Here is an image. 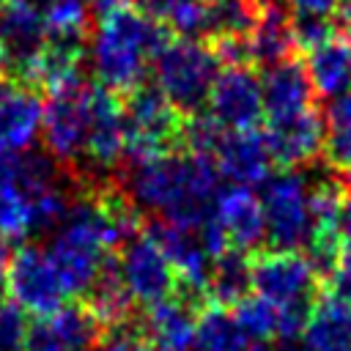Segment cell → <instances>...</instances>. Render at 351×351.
<instances>
[{
  "label": "cell",
  "mask_w": 351,
  "mask_h": 351,
  "mask_svg": "<svg viewBox=\"0 0 351 351\" xmlns=\"http://www.w3.org/2000/svg\"><path fill=\"white\" fill-rule=\"evenodd\" d=\"M123 192L137 208L159 214V219L200 228L214 214L219 189V170L208 156L178 151L162 154L156 159L134 162L121 167Z\"/></svg>",
  "instance_id": "6da1fadb"
},
{
  "label": "cell",
  "mask_w": 351,
  "mask_h": 351,
  "mask_svg": "<svg viewBox=\"0 0 351 351\" xmlns=\"http://www.w3.org/2000/svg\"><path fill=\"white\" fill-rule=\"evenodd\" d=\"M173 38L170 27L126 8L96 25L90 36V58L99 85L115 90L118 96L145 82L148 66Z\"/></svg>",
  "instance_id": "7a4b0ae2"
},
{
  "label": "cell",
  "mask_w": 351,
  "mask_h": 351,
  "mask_svg": "<svg viewBox=\"0 0 351 351\" xmlns=\"http://www.w3.org/2000/svg\"><path fill=\"white\" fill-rule=\"evenodd\" d=\"M112 252H115V244H112L110 228L93 195L82 189V195L66 208L63 228L49 247V258L58 269L63 291L82 299Z\"/></svg>",
  "instance_id": "3957f363"
},
{
  "label": "cell",
  "mask_w": 351,
  "mask_h": 351,
  "mask_svg": "<svg viewBox=\"0 0 351 351\" xmlns=\"http://www.w3.org/2000/svg\"><path fill=\"white\" fill-rule=\"evenodd\" d=\"M123 121H126V148L123 165L156 159L162 154H173L184 145V123L170 99L159 90V85L143 82L121 96Z\"/></svg>",
  "instance_id": "277c9868"
},
{
  "label": "cell",
  "mask_w": 351,
  "mask_h": 351,
  "mask_svg": "<svg viewBox=\"0 0 351 351\" xmlns=\"http://www.w3.org/2000/svg\"><path fill=\"white\" fill-rule=\"evenodd\" d=\"M154 71L159 90L181 115L189 118L195 112H203V107L208 104L214 80L219 74V60L200 38L173 36L167 47L156 55Z\"/></svg>",
  "instance_id": "5b68a950"
},
{
  "label": "cell",
  "mask_w": 351,
  "mask_h": 351,
  "mask_svg": "<svg viewBox=\"0 0 351 351\" xmlns=\"http://www.w3.org/2000/svg\"><path fill=\"white\" fill-rule=\"evenodd\" d=\"M252 293L282 310H310L321 277L302 250H258L250 258Z\"/></svg>",
  "instance_id": "8992f818"
},
{
  "label": "cell",
  "mask_w": 351,
  "mask_h": 351,
  "mask_svg": "<svg viewBox=\"0 0 351 351\" xmlns=\"http://www.w3.org/2000/svg\"><path fill=\"white\" fill-rule=\"evenodd\" d=\"M88 121H90V82L82 77L47 93L41 110L44 143L55 162L66 165L69 173L85 162L88 145Z\"/></svg>",
  "instance_id": "52a82bcc"
},
{
  "label": "cell",
  "mask_w": 351,
  "mask_h": 351,
  "mask_svg": "<svg viewBox=\"0 0 351 351\" xmlns=\"http://www.w3.org/2000/svg\"><path fill=\"white\" fill-rule=\"evenodd\" d=\"M261 206L266 217V241L271 250H304L313 233L310 186L304 173L280 170L263 181Z\"/></svg>",
  "instance_id": "ba28073f"
},
{
  "label": "cell",
  "mask_w": 351,
  "mask_h": 351,
  "mask_svg": "<svg viewBox=\"0 0 351 351\" xmlns=\"http://www.w3.org/2000/svg\"><path fill=\"white\" fill-rule=\"evenodd\" d=\"M5 291L11 302H16L25 313H30L38 321L52 318L63 307L66 296L49 252H44L36 244H25L11 255Z\"/></svg>",
  "instance_id": "9c48e42d"
},
{
  "label": "cell",
  "mask_w": 351,
  "mask_h": 351,
  "mask_svg": "<svg viewBox=\"0 0 351 351\" xmlns=\"http://www.w3.org/2000/svg\"><path fill=\"white\" fill-rule=\"evenodd\" d=\"M208 112L230 132H250L263 118V85L252 66H225L211 88Z\"/></svg>",
  "instance_id": "30bf717a"
},
{
  "label": "cell",
  "mask_w": 351,
  "mask_h": 351,
  "mask_svg": "<svg viewBox=\"0 0 351 351\" xmlns=\"http://www.w3.org/2000/svg\"><path fill=\"white\" fill-rule=\"evenodd\" d=\"M118 261H121V271H123V280H126L134 302L148 307V304L176 296L178 274H176L173 263L167 261V255L162 252V247L145 230L121 247Z\"/></svg>",
  "instance_id": "8fae6325"
},
{
  "label": "cell",
  "mask_w": 351,
  "mask_h": 351,
  "mask_svg": "<svg viewBox=\"0 0 351 351\" xmlns=\"http://www.w3.org/2000/svg\"><path fill=\"white\" fill-rule=\"evenodd\" d=\"M44 14L27 0L0 3V49L5 58V77L22 82L41 47L47 44Z\"/></svg>",
  "instance_id": "7c38bea8"
},
{
  "label": "cell",
  "mask_w": 351,
  "mask_h": 351,
  "mask_svg": "<svg viewBox=\"0 0 351 351\" xmlns=\"http://www.w3.org/2000/svg\"><path fill=\"white\" fill-rule=\"evenodd\" d=\"M126 148V121L123 101L115 90L104 85H90V121H88V145L85 162L90 170H104L121 162Z\"/></svg>",
  "instance_id": "4fadbf2b"
},
{
  "label": "cell",
  "mask_w": 351,
  "mask_h": 351,
  "mask_svg": "<svg viewBox=\"0 0 351 351\" xmlns=\"http://www.w3.org/2000/svg\"><path fill=\"white\" fill-rule=\"evenodd\" d=\"M263 143L271 165H277L280 170H296L324 151V115L315 107L293 118L266 121Z\"/></svg>",
  "instance_id": "5bb4252c"
},
{
  "label": "cell",
  "mask_w": 351,
  "mask_h": 351,
  "mask_svg": "<svg viewBox=\"0 0 351 351\" xmlns=\"http://www.w3.org/2000/svg\"><path fill=\"white\" fill-rule=\"evenodd\" d=\"M214 219L222 228L228 247L239 252H258L266 241V217L261 197L250 186H230L217 195Z\"/></svg>",
  "instance_id": "9a60e30c"
},
{
  "label": "cell",
  "mask_w": 351,
  "mask_h": 351,
  "mask_svg": "<svg viewBox=\"0 0 351 351\" xmlns=\"http://www.w3.org/2000/svg\"><path fill=\"white\" fill-rule=\"evenodd\" d=\"M263 85V118L266 121H282L302 112L315 110V90L310 85L304 60L291 58L282 60L261 77Z\"/></svg>",
  "instance_id": "2e32d148"
},
{
  "label": "cell",
  "mask_w": 351,
  "mask_h": 351,
  "mask_svg": "<svg viewBox=\"0 0 351 351\" xmlns=\"http://www.w3.org/2000/svg\"><path fill=\"white\" fill-rule=\"evenodd\" d=\"M38 90L3 77L0 80V151H25L41 126Z\"/></svg>",
  "instance_id": "e0dca14e"
},
{
  "label": "cell",
  "mask_w": 351,
  "mask_h": 351,
  "mask_svg": "<svg viewBox=\"0 0 351 351\" xmlns=\"http://www.w3.org/2000/svg\"><path fill=\"white\" fill-rule=\"evenodd\" d=\"M214 165L219 176L228 178L233 186H255L269 178L271 159H269L263 134H258L255 129L250 132L228 129L214 154Z\"/></svg>",
  "instance_id": "ac0fdd59"
},
{
  "label": "cell",
  "mask_w": 351,
  "mask_h": 351,
  "mask_svg": "<svg viewBox=\"0 0 351 351\" xmlns=\"http://www.w3.org/2000/svg\"><path fill=\"white\" fill-rule=\"evenodd\" d=\"M197 313L200 310L195 304L184 302L181 296H170L145 307L140 329L154 346V351H195Z\"/></svg>",
  "instance_id": "d6986e66"
},
{
  "label": "cell",
  "mask_w": 351,
  "mask_h": 351,
  "mask_svg": "<svg viewBox=\"0 0 351 351\" xmlns=\"http://www.w3.org/2000/svg\"><path fill=\"white\" fill-rule=\"evenodd\" d=\"M85 41H88V36H77V33H49L38 58L27 69L22 85L49 93L60 85L77 80L80 77V60H82V52H85Z\"/></svg>",
  "instance_id": "ffe728a7"
},
{
  "label": "cell",
  "mask_w": 351,
  "mask_h": 351,
  "mask_svg": "<svg viewBox=\"0 0 351 351\" xmlns=\"http://www.w3.org/2000/svg\"><path fill=\"white\" fill-rule=\"evenodd\" d=\"M90 313L93 318L101 324V329H115V326H123L132 318V304H134V296L123 280V271H121V261H118V252H112L101 271L96 274L93 285L85 291V296L80 299Z\"/></svg>",
  "instance_id": "44dd1931"
},
{
  "label": "cell",
  "mask_w": 351,
  "mask_h": 351,
  "mask_svg": "<svg viewBox=\"0 0 351 351\" xmlns=\"http://www.w3.org/2000/svg\"><path fill=\"white\" fill-rule=\"evenodd\" d=\"M304 69L315 96L337 99L351 93V38L332 33L326 41L304 52Z\"/></svg>",
  "instance_id": "7402d4cb"
},
{
  "label": "cell",
  "mask_w": 351,
  "mask_h": 351,
  "mask_svg": "<svg viewBox=\"0 0 351 351\" xmlns=\"http://www.w3.org/2000/svg\"><path fill=\"white\" fill-rule=\"evenodd\" d=\"M304 351H351V304L335 293H318L302 332Z\"/></svg>",
  "instance_id": "603a6c76"
},
{
  "label": "cell",
  "mask_w": 351,
  "mask_h": 351,
  "mask_svg": "<svg viewBox=\"0 0 351 351\" xmlns=\"http://www.w3.org/2000/svg\"><path fill=\"white\" fill-rule=\"evenodd\" d=\"M247 41H250V58L258 66L271 69L282 60H291L293 52L299 49L296 38H293L291 11L277 5V3L261 5L258 22H255L252 33L247 36Z\"/></svg>",
  "instance_id": "cb8c5ba5"
},
{
  "label": "cell",
  "mask_w": 351,
  "mask_h": 351,
  "mask_svg": "<svg viewBox=\"0 0 351 351\" xmlns=\"http://www.w3.org/2000/svg\"><path fill=\"white\" fill-rule=\"evenodd\" d=\"M252 296V269L250 255L239 250H228L211 263L208 274V302L219 307H236Z\"/></svg>",
  "instance_id": "d4e9b609"
},
{
  "label": "cell",
  "mask_w": 351,
  "mask_h": 351,
  "mask_svg": "<svg viewBox=\"0 0 351 351\" xmlns=\"http://www.w3.org/2000/svg\"><path fill=\"white\" fill-rule=\"evenodd\" d=\"M250 346L244 329L239 326L233 310L219 304H206L195 321V348L197 351H244Z\"/></svg>",
  "instance_id": "484cf974"
},
{
  "label": "cell",
  "mask_w": 351,
  "mask_h": 351,
  "mask_svg": "<svg viewBox=\"0 0 351 351\" xmlns=\"http://www.w3.org/2000/svg\"><path fill=\"white\" fill-rule=\"evenodd\" d=\"M324 159L340 173L351 176V93H343L329 101L324 115Z\"/></svg>",
  "instance_id": "4316f807"
},
{
  "label": "cell",
  "mask_w": 351,
  "mask_h": 351,
  "mask_svg": "<svg viewBox=\"0 0 351 351\" xmlns=\"http://www.w3.org/2000/svg\"><path fill=\"white\" fill-rule=\"evenodd\" d=\"M47 321H49L52 332L58 335V340L63 343L66 351H90L93 346H99V340L104 335L101 324L93 318V313L82 302L63 304Z\"/></svg>",
  "instance_id": "83f0119b"
},
{
  "label": "cell",
  "mask_w": 351,
  "mask_h": 351,
  "mask_svg": "<svg viewBox=\"0 0 351 351\" xmlns=\"http://www.w3.org/2000/svg\"><path fill=\"white\" fill-rule=\"evenodd\" d=\"M261 5L252 0H211L208 3V38L217 36H250L258 22Z\"/></svg>",
  "instance_id": "f1b7e54d"
},
{
  "label": "cell",
  "mask_w": 351,
  "mask_h": 351,
  "mask_svg": "<svg viewBox=\"0 0 351 351\" xmlns=\"http://www.w3.org/2000/svg\"><path fill=\"white\" fill-rule=\"evenodd\" d=\"M27 233H36L33 203L14 184H0V241L8 244Z\"/></svg>",
  "instance_id": "f546056e"
},
{
  "label": "cell",
  "mask_w": 351,
  "mask_h": 351,
  "mask_svg": "<svg viewBox=\"0 0 351 351\" xmlns=\"http://www.w3.org/2000/svg\"><path fill=\"white\" fill-rule=\"evenodd\" d=\"M233 315L239 321V326L244 329L250 343H269L277 340V329H280V313L277 307H271L266 299L261 296H247L244 302H239L233 307Z\"/></svg>",
  "instance_id": "4dcf8cb0"
},
{
  "label": "cell",
  "mask_w": 351,
  "mask_h": 351,
  "mask_svg": "<svg viewBox=\"0 0 351 351\" xmlns=\"http://www.w3.org/2000/svg\"><path fill=\"white\" fill-rule=\"evenodd\" d=\"M44 22L49 33L88 36V3L85 0H44Z\"/></svg>",
  "instance_id": "1f68e13d"
},
{
  "label": "cell",
  "mask_w": 351,
  "mask_h": 351,
  "mask_svg": "<svg viewBox=\"0 0 351 351\" xmlns=\"http://www.w3.org/2000/svg\"><path fill=\"white\" fill-rule=\"evenodd\" d=\"M27 315L16 302H0V351H25L27 346Z\"/></svg>",
  "instance_id": "d6a6232c"
},
{
  "label": "cell",
  "mask_w": 351,
  "mask_h": 351,
  "mask_svg": "<svg viewBox=\"0 0 351 351\" xmlns=\"http://www.w3.org/2000/svg\"><path fill=\"white\" fill-rule=\"evenodd\" d=\"M96 351H154V346L148 343V337L143 335V329L137 326V321H129L123 326L107 329L101 335Z\"/></svg>",
  "instance_id": "836d02e7"
},
{
  "label": "cell",
  "mask_w": 351,
  "mask_h": 351,
  "mask_svg": "<svg viewBox=\"0 0 351 351\" xmlns=\"http://www.w3.org/2000/svg\"><path fill=\"white\" fill-rule=\"evenodd\" d=\"M291 16H307V19H332L337 16L340 0H285Z\"/></svg>",
  "instance_id": "e575fe53"
},
{
  "label": "cell",
  "mask_w": 351,
  "mask_h": 351,
  "mask_svg": "<svg viewBox=\"0 0 351 351\" xmlns=\"http://www.w3.org/2000/svg\"><path fill=\"white\" fill-rule=\"evenodd\" d=\"M25 351H66L63 343L58 340V335L52 332L49 321H36L27 332V346Z\"/></svg>",
  "instance_id": "d590c367"
},
{
  "label": "cell",
  "mask_w": 351,
  "mask_h": 351,
  "mask_svg": "<svg viewBox=\"0 0 351 351\" xmlns=\"http://www.w3.org/2000/svg\"><path fill=\"white\" fill-rule=\"evenodd\" d=\"M85 3H88V16H93L96 25H99V22H104V19L126 11L132 0H85Z\"/></svg>",
  "instance_id": "8d00e7d4"
},
{
  "label": "cell",
  "mask_w": 351,
  "mask_h": 351,
  "mask_svg": "<svg viewBox=\"0 0 351 351\" xmlns=\"http://www.w3.org/2000/svg\"><path fill=\"white\" fill-rule=\"evenodd\" d=\"M137 3V11L140 14H145V16H151V19H156V22H167V16L176 11V5L181 3V0H134Z\"/></svg>",
  "instance_id": "74e56055"
},
{
  "label": "cell",
  "mask_w": 351,
  "mask_h": 351,
  "mask_svg": "<svg viewBox=\"0 0 351 351\" xmlns=\"http://www.w3.org/2000/svg\"><path fill=\"white\" fill-rule=\"evenodd\" d=\"M335 22L340 25V33L346 38H351V0H340V8H337Z\"/></svg>",
  "instance_id": "f35d334b"
},
{
  "label": "cell",
  "mask_w": 351,
  "mask_h": 351,
  "mask_svg": "<svg viewBox=\"0 0 351 351\" xmlns=\"http://www.w3.org/2000/svg\"><path fill=\"white\" fill-rule=\"evenodd\" d=\"M8 263H11L8 247H5V241H0V291L5 288V274H8Z\"/></svg>",
  "instance_id": "ab89813d"
},
{
  "label": "cell",
  "mask_w": 351,
  "mask_h": 351,
  "mask_svg": "<svg viewBox=\"0 0 351 351\" xmlns=\"http://www.w3.org/2000/svg\"><path fill=\"white\" fill-rule=\"evenodd\" d=\"M343 230L351 236V184H346V206H343Z\"/></svg>",
  "instance_id": "60d3db41"
},
{
  "label": "cell",
  "mask_w": 351,
  "mask_h": 351,
  "mask_svg": "<svg viewBox=\"0 0 351 351\" xmlns=\"http://www.w3.org/2000/svg\"><path fill=\"white\" fill-rule=\"evenodd\" d=\"M244 351H274V348H269L266 343H250Z\"/></svg>",
  "instance_id": "b9f144b4"
},
{
  "label": "cell",
  "mask_w": 351,
  "mask_h": 351,
  "mask_svg": "<svg viewBox=\"0 0 351 351\" xmlns=\"http://www.w3.org/2000/svg\"><path fill=\"white\" fill-rule=\"evenodd\" d=\"M5 77V58H3V49H0V80Z\"/></svg>",
  "instance_id": "7bdbcfd3"
},
{
  "label": "cell",
  "mask_w": 351,
  "mask_h": 351,
  "mask_svg": "<svg viewBox=\"0 0 351 351\" xmlns=\"http://www.w3.org/2000/svg\"><path fill=\"white\" fill-rule=\"evenodd\" d=\"M255 5H269V3H274V0H252Z\"/></svg>",
  "instance_id": "ee69618b"
},
{
  "label": "cell",
  "mask_w": 351,
  "mask_h": 351,
  "mask_svg": "<svg viewBox=\"0 0 351 351\" xmlns=\"http://www.w3.org/2000/svg\"><path fill=\"white\" fill-rule=\"evenodd\" d=\"M0 3H8V0H0Z\"/></svg>",
  "instance_id": "f6af8a7d"
}]
</instances>
